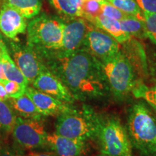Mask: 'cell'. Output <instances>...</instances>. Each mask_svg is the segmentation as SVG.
I'll return each mask as SVG.
<instances>
[{
    "mask_svg": "<svg viewBox=\"0 0 156 156\" xmlns=\"http://www.w3.org/2000/svg\"><path fill=\"white\" fill-rule=\"evenodd\" d=\"M101 12L106 16L110 17V18L116 20H122L124 19L128 15L126 13L123 12L120 9L116 8L114 5L108 2L105 1L101 2Z\"/></svg>",
    "mask_w": 156,
    "mask_h": 156,
    "instance_id": "d4e9b609",
    "label": "cell"
},
{
    "mask_svg": "<svg viewBox=\"0 0 156 156\" xmlns=\"http://www.w3.org/2000/svg\"><path fill=\"white\" fill-rule=\"evenodd\" d=\"M106 156H108V155H106Z\"/></svg>",
    "mask_w": 156,
    "mask_h": 156,
    "instance_id": "8d00e7d4",
    "label": "cell"
},
{
    "mask_svg": "<svg viewBox=\"0 0 156 156\" xmlns=\"http://www.w3.org/2000/svg\"><path fill=\"white\" fill-rule=\"evenodd\" d=\"M64 20L62 17L42 13L27 25V44L37 53L59 50Z\"/></svg>",
    "mask_w": 156,
    "mask_h": 156,
    "instance_id": "3957f363",
    "label": "cell"
},
{
    "mask_svg": "<svg viewBox=\"0 0 156 156\" xmlns=\"http://www.w3.org/2000/svg\"><path fill=\"white\" fill-rule=\"evenodd\" d=\"M7 80H7L5 77V73H4V70H3L2 63L1 60H0V83H3Z\"/></svg>",
    "mask_w": 156,
    "mask_h": 156,
    "instance_id": "4dcf8cb0",
    "label": "cell"
},
{
    "mask_svg": "<svg viewBox=\"0 0 156 156\" xmlns=\"http://www.w3.org/2000/svg\"><path fill=\"white\" fill-rule=\"evenodd\" d=\"M1 62L2 63L5 77L8 80L17 82L21 85L28 86L29 85L28 80L21 73L19 68L15 64L14 61L12 59L7 47L2 50Z\"/></svg>",
    "mask_w": 156,
    "mask_h": 156,
    "instance_id": "e0dca14e",
    "label": "cell"
},
{
    "mask_svg": "<svg viewBox=\"0 0 156 156\" xmlns=\"http://www.w3.org/2000/svg\"><path fill=\"white\" fill-rule=\"evenodd\" d=\"M25 94L30 98L39 112L44 116H58L63 113L69 112L74 108L71 104L58 100L51 95L28 85L25 89Z\"/></svg>",
    "mask_w": 156,
    "mask_h": 156,
    "instance_id": "7c38bea8",
    "label": "cell"
},
{
    "mask_svg": "<svg viewBox=\"0 0 156 156\" xmlns=\"http://www.w3.org/2000/svg\"><path fill=\"white\" fill-rule=\"evenodd\" d=\"M0 156H23L10 148L0 147Z\"/></svg>",
    "mask_w": 156,
    "mask_h": 156,
    "instance_id": "f1b7e54d",
    "label": "cell"
},
{
    "mask_svg": "<svg viewBox=\"0 0 156 156\" xmlns=\"http://www.w3.org/2000/svg\"><path fill=\"white\" fill-rule=\"evenodd\" d=\"M110 92L117 101H123L132 93L137 80L132 66L121 50L116 56L100 62Z\"/></svg>",
    "mask_w": 156,
    "mask_h": 156,
    "instance_id": "5b68a950",
    "label": "cell"
},
{
    "mask_svg": "<svg viewBox=\"0 0 156 156\" xmlns=\"http://www.w3.org/2000/svg\"><path fill=\"white\" fill-rule=\"evenodd\" d=\"M26 18L16 9L3 2L0 9V31L14 41H18L17 36L27 30Z\"/></svg>",
    "mask_w": 156,
    "mask_h": 156,
    "instance_id": "4fadbf2b",
    "label": "cell"
},
{
    "mask_svg": "<svg viewBox=\"0 0 156 156\" xmlns=\"http://www.w3.org/2000/svg\"><path fill=\"white\" fill-rule=\"evenodd\" d=\"M132 93L136 98L143 99L156 112V81L153 87H147L140 80L136 81Z\"/></svg>",
    "mask_w": 156,
    "mask_h": 156,
    "instance_id": "ffe728a7",
    "label": "cell"
},
{
    "mask_svg": "<svg viewBox=\"0 0 156 156\" xmlns=\"http://www.w3.org/2000/svg\"><path fill=\"white\" fill-rule=\"evenodd\" d=\"M80 11L82 17L93 24L95 17L101 13V2L96 0H83Z\"/></svg>",
    "mask_w": 156,
    "mask_h": 156,
    "instance_id": "cb8c5ba5",
    "label": "cell"
},
{
    "mask_svg": "<svg viewBox=\"0 0 156 156\" xmlns=\"http://www.w3.org/2000/svg\"><path fill=\"white\" fill-rule=\"evenodd\" d=\"M25 156H56V155L54 153H30Z\"/></svg>",
    "mask_w": 156,
    "mask_h": 156,
    "instance_id": "1f68e13d",
    "label": "cell"
},
{
    "mask_svg": "<svg viewBox=\"0 0 156 156\" xmlns=\"http://www.w3.org/2000/svg\"><path fill=\"white\" fill-rule=\"evenodd\" d=\"M4 2L26 19L34 18L38 15L42 6L41 0H4Z\"/></svg>",
    "mask_w": 156,
    "mask_h": 156,
    "instance_id": "ac0fdd59",
    "label": "cell"
},
{
    "mask_svg": "<svg viewBox=\"0 0 156 156\" xmlns=\"http://www.w3.org/2000/svg\"><path fill=\"white\" fill-rule=\"evenodd\" d=\"M9 98V95L7 94V91L4 87V85L2 83H0V100L7 101V99Z\"/></svg>",
    "mask_w": 156,
    "mask_h": 156,
    "instance_id": "f546056e",
    "label": "cell"
},
{
    "mask_svg": "<svg viewBox=\"0 0 156 156\" xmlns=\"http://www.w3.org/2000/svg\"><path fill=\"white\" fill-rule=\"evenodd\" d=\"M47 147L56 156H83L87 151L86 142L74 140L56 133L48 134Z\"/></svg>",
    "mask_w": 156,
    "mask_h": 156,
    "instance_id": "5bb4252c",
    "label": "cell"
},
{
    "mask_svg": "<svg viewBox=\"0 0 156 156\" xmlns=\"http://www.w3.org/2000/svg\"><path fill=\"white\" fill-rule=\"evenodd\" d=\"M37 54L76 101L97 100L111 93L100 62L83 48L71 53L57 50Z\"/></svg>",
    "mask_w": 156,
    "mask_h": 156,
    "instance_id": "6da1fadb",
    "label": "cell"
},
{
    "mask_svg": "<svg viewBox=\"0 0 156 156\" xmlns=\"http://www.w3.org/2000/svg\"><path fill=\"white\" fill-rule=\"evenodd\" d=\"M31 85L38 90L68 104L72 105L76 101L69 89L48 69L41 73Z\"/></svg>",
    "mask_w": 156,
    "mask_h": 156,
    "instance_id": "8fae6325",
    "label": "cell"
},
{
    "mask_svg": "<svg viewBox=\"0 0 156 156\" xmlns=\"http://www.w3.org/2000/svg\"><path fill=\"white\" fill-rule=\"evenodd\" d=\"M144 23L147 38L156 45V13H144Z\"/></svg>",
    "mask_w": 156,
    "mask_h": 156,
    "instance_id": "484cf974",
    "label": "cell"
},
{
    "mask_svg": "<svg viewBox=\"0 0 156 156\" xmlns=\"http://www.w3.org/2000/svg\"><path fill=\"white\" fill-rule=\"evenodd\" d=\"M96 1H98V2H105L106 0H96Z\"/></svg>",
    "mask_w": 156,
    "mask_h": 156,
    "instance_id": "836d02e7",
    "label": "cell"
},
{
    "mask_svg": "<svg viewBox=\"0 0 156 156\" xmlns=\"http://www.w3.org/2000/svg\"><path fill=\"white\" fill-rule=\"evenodd\" d=\"M93 25L106 31L107 34L111 35L120 44L127 42L131 38V36H129L123 30L119 21L110 18L103 15L102 12L95 17Z\"/></svg>",
    "mask_w": 156,
    "mask_h": 156,
    "instance_id": "2e32d148",
    "label": "cell"
},
{
    "mask_svg": "<svg viewBox=\"0 0 156 156\" xmlns=\"http://www.w3.org/2000/svg\"><path fill=\"white\" fill-rule=\"evenodd\" d=\"M2 7V0H0V9H1Z\"/></svg>",
    "mask_w": 156,
    "mask_h": 156,
    "instance_id": "e575fe53",
    "label": "cell"
},
{
    "mask_svg": "<svg viewBox=\"0 0 156 156\" xmlns=\"http://www.w3.org/2000/svg\"><path fill=\"white\" fill-rule=\"evenodd\" d=\"M101 116L90 107L82 110L74 108L57 116L55 133L74 140L86 142L96 140Z\"/></svg>",
    "mask_w": 156,
    "mask_h": 156,
    "instance_id": "277c9868",
    "label": "cell"
},
{
    "mask_svg": "<svg viewBox=\"0 0 156 156\" xmlns=\"http://www.w3.org/2000/svg\"><path fill=\"white\" fill-rule=\"evenodd\" d=\"M144 13H156V0H134Z\"/></svg>",
    "mask_w": 156,
    "mask_h": 156,
    "instance_id": "83f0119b",
    "label": "cell"
},
{
    "mask_svg": "<svg viewBox=\"0 0 156 156\" xmlns=\"http://www.w3.org/2000/svg\"><path fill=\"white\" fill-rule=\"evenodd\" d=\"M119 22L124 32L132 38L137 39H145L147 38L144 21L132 15H128Z\"/></svg>",
    "mask_w": 156,
    "mask_h": 156,
    "instance_id": "d6986e66",
    "label": "cell"
},
{
    "mask_svg": "<svg viewBox=\"0 0 156 156\" xmlns=\"http://www.w3.org/2000/svg\"><path fill=\"white\" fill-rule=\"evenodd\" d=\"M64 20L62 46L59 51L71 53L81 49L87 32V21L83 17L62 18Z\"/></svg>",
    "mask_w": 156,
    "mask_h": 156,
    "instance_id": "30bf717a",
    "label": "cell"
},
{
    "mask_svg": "<svg viewBox=\"0 0 156 156\" xmlns=\"http://www.w3.org/2000/svg\"><path fill=\"white\" fill-rule=\"evenodd\" d=\"M98 156H106V155H103V154H102V155H98Z\"/></svg>",
    "mask_w": 156,
    "mask_h": 156,
    "instance_id": "d590c367",
    "label": "cell"
},
{
    "mask_svg": "<svg viewBox=\"0 0 156 156\" xmlns=\"http://www.w3.org/2000/svg\"><path fill=\"white\" fill-rule=\"evenodd\" d=\"M9 46L13 61L29 84H32L41 73L47 69L38 54L28 45L12 41L9 43Z\"/></svg>",
    "mask_w": 156,
    "mask_h": 156,
    "instance_id": "9c48e42d",
    "label": "cell"
},
{
    "mask_svg": "<svg viewBox=\"0 0 156 156\" xmlns=\"http://www.w3.org/2000/svg\"><path fill=\"white\" fill-rule=\"evenodd\" d=\"M6 101H7L15 115L17 114L19 117L34 119H43L44 118V115L25 94L18 98L9 97Z\"/></svg>",
    "mask_w": 156,
    "mask_h": 156,
    "instance_id": "9a60e30c",
    "label": "cell"
},
{
    "mask_svg": "<svg viewBox=\"0 0 156 156\" xmlns=\"http://www.w3.org/2000/svg\"><path fill=\"white\" fill-rule=\"evenodd\" d=\"M82 48L100 62L113 58L122 50L120 44L116 39L89 22Z\"/></svg>",
    "mask_w": 156,
    "mask_h": 156,
    "instance_id": "52a82bcc",
    "label": "cell"
},
{
    "mask_svg": "<svg viewBox=\"0 0 156 156\" xmlns=\"http://www.w3.org/2000/svg\"><path fill=\"white\" fill-rule=\"evenodd\" d=\"M9 97L18 98L25 94L27 86L21 85L17 82L7 80L2 83Z\"/></svg>",
    "mask_w": 156,
    "mask_h": 156,
    "instance_id": "4316f807",
    "label": "cell"
},
{
    "mask_svg": "<svg viewBox=\"0 0 156 156\" xmlns=\"http://www.w3.org/2000/svg\"><path fill=\"white\" fill-rule=\"evenodd\" d=\"M62 18L80 17H82V13L74 2L73 0H48Z\"/></svg>",
    "mask_w": 156,
    "mask_h": 156,
    "instance_id": "7402d4cb",
    "label": "cell"
},
{
    "mask_svg": "<svg viewBox=\"0 0 156 156\" xmlns=\"http://www.w3.org/2000/svg\"><path fill=\"white\" fill-rule=\"evenodd\" d=\"M47 134L42 119L16 117L12 135L20 147L29 150L47 147Z\"/></svg>",
    "mask_w": 156,
    "mask_h": 156,
    "instance_id": "ba28073f",
    "label": "cell"
},
{
    "mask_svg": "<svg viewBox=\"0 0 156 156\" xmlns=\"http://www.w3.org/2000/svg\"><path fill=\"white\" fill-rule=\"evenodd\" d=\"M5 47H7V46H6L5 42H4L1 36H0V50H2Z\"/></svg>",
    "mask_w": 156,
    "mask_h": 156,
    "instance_id": "d6a6232c",
    "label": "cell"
},
{
    "mask_svg": "<svg viewBox=\"0 0 156 156\" xmlns=\"http://www.w3.org/2000/svg\"><path fill=\"white\" fill-rule=\"evenodd\" d=\"M126 128L140 156H156V116L148 104L140 101L130 107Z\"/></svg>",
    "mask_w": 156,
    "mask_h": 156,
    "instance_id": "7a4b0ae2",
    "label": "cell"
},
{
    "mask_svg": "<svg viewBox=\"0 0 156 156\" xmlns=\"http://www.w3.org/2000/svg\"><path fill=\"white\" fill-rule=\"evenodd\" d=\"M96 140L103 155L132 156L133 147L127 130L117 117H101Z\"/></svg>",
    "mask_w": 156,
    "mask_h": 156,
    "instance_id": "8992f818",
    "label": "cell"
},
{
    "mask_svg": "<svg viewBox=\"0 0 156 156\" xmlns=\"http://www.w3.org/2000/svg\"><path fill=\"white\" fill-rule=\"evenodd\" d=\"M106 1L120 9L123 12L132 15L144 21V12L140 9L134 0H106Z\"/></svg>",
    "mask_w": 156,
    "mask_h": 156,
    "instance_id": "603a6c76",
    "label": "cell"
},
{
    "mask_svg": "<svg viewBox=\"0 0 156 156\" xmlns=\"http://www.w3.org/2000/svg\"><path fill=\"white\" fill-rule=\"evenodd\" d=\"M16 117L8 103L0 100V132L5 133L12 132Z\"/></svg>",
    "mask_w": 156,
    "mask_h": 156,
    "instance_id": "44dd1931",
    "label": "cell"
}]
</instances>
